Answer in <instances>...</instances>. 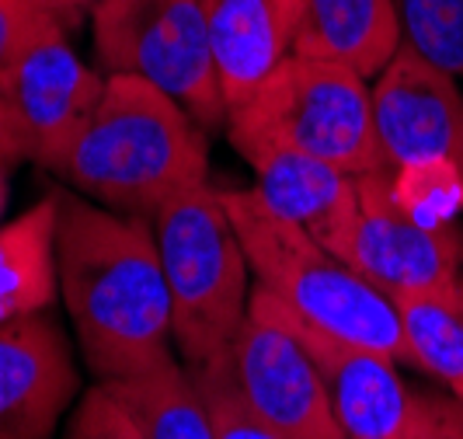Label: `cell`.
I'll list each match as a JSON object with an SVG mask.
<instances>
[{
  "mask_svg": "<svg viewBox=\"0 0 463 439\" xmlns=\"http://www.w3.org/2000/svg\"><path fill=\"white\" fill-rule=\"evenodd\" d=\"M56 272L84 367L98 384L129 380L171 356V293L154 220L56 192Z\"/></svg>",
  "mask_w": 463,
  "mask_h": 439,
  "instance_id": "1",
  "label": "cell"
},
{
  "mask_svg": "<svg viewBox=\"0 0 463 439\" xmlns=\"http://www.w3.org/2000/svg\"><path fill=\"white\" fill-rule=\"evenodd\" d=\"M52 175L98 206L154 220L167 199L209 182L206 129L157 84L105 73V91Z\"/></svg>",
  "mask_w": 463,
  "mask_h": 439,
  "instance_id": "2",
  "label": "cell"
},
{
  "mask_svg": "<svg viewBox=\"0 0 463 439\" xmlns=\"http://www.w3.org/2000/svg\"><path fill=\"white\" fill-rule=\"evenodd\" d=\"M220 196L244 244L255 286L272 293L303 328L408 363L394 301H387L352 265L321 248L297 224L272 213L255 188L231 186L220 188Z\"/></svg>",
  "mask_w": 463,
  "mask_h": 439,
  "instance_id": "3",
  "label": "cell"
},
{
  "mask_svg": "<svg viewBox=\"0 0 463 439\" xmlns=\"http://www.w3.org/2000/svg\"><path fill=\"white\" fill-rule=\"evenodd\" d=\"M154 237L171 293V331L185 367L231 356L255 282L220 188L203 182L167 199L154 216Z\"/></svg>",
  "mask_w": 463,
  "mask_h": 439,
  "instance_id": "4",
  "label": "cell"
},
{
  "mask_svg": "<svg viewBox=\"0 0 463 439\" xmlns=\"http://www.w3.org/2000/svg\"><path fill=\"white\" fill-rule=\"evenodd\" d=\"M227 139L237 154L282 147L355 178L387 171L373 119V84L335 60L289 52L255 98L227 116Z\"/></svg>",
  "mask_w": 463,
  "mask_h": 439,
  "instance_id": "5",
  "label": "cell"
},
{
  "mask_svg": "<svg viewBox=\"0 0 463 439\" xmlns=\"http://www.w3.org/2000/svg\"><path fill=\"white\" fill-rule=\"evenodd\" d=\"M91 35L101 73L157 84L203 129L227 126L203 0H98Z\"/></svg>",
  "mask_w": 463,
  "mask_h": 439,
  "instance_id": "6",
  "label": "cell"
},
{
  "mask_svg": "<svg viewBox=\"0 0 463 439\" xmlns=\"http://www.w3.org/2000/svg\"><path fill=\"white\" fill-rule=\"evenodd\" d=\"M231 367L241 397L279 439H345L300 321L261 286L251 290Z\"/></svg>",
  "mask_w": 463,
  "mask_h": 439,
  "instance_id": "7",
  "label": "cell"
},
{
  "mask_svg": "<svg viewBox=\"0 0 463 439\" xmlns=\"http://www.w3.org/2000/svg\"><path fill=\"white\" fill-rule=\"evenodd\" d=\"M105 91V73L70 46V32L43 14L0 63V98L22 119L32 161L52 171Z\"/></svg>",
  "mask_w": 463,
  "mask_h": 439,
  "instance_id": "8",
  "label": "cell"
},
{
  "mask_svg": "<svg viewBox=\"0 0 463 439\" xmlns=\"http://www.w3.org/2000/svg\"><path fill=\"white\" fill-rule=\"evenodd\" d=\"M359 186V224L345 265L387 301L463 279V224H429L397 203L391 171H370Z\"/></svg>",
  "mask_w": 463,
  "mask_h": 439,
  "instance_id": "9",
  "label": "cell"
},
{
  "mask_svg": "<svg viewBox=\"0 0 463 439\" xmlns=\"http://www.w3.org/2000/svg\"><path fill=\"white\" fill-rule=\"evenodd\" d=\"M373 119L387 171L453 164L463 175V91L408 43L373 77Z\"/></svg>",
  "mask_w": 463,
  "mask_h": 439,
  "instance_id": "10",
  "label": "cell"
},
{
  "mask_svg": "<svg viewBox=\"0 0 463 439\" xmlns=\"http://www.w3.org/2000/svg\"><path fill=\"white\" fill-rule=\"evenodd\" d=\"M77 394L80 373L49 307L0 324V439H49Z\"/></svg>",
  "mask_w": 463,
  "mask_h": 439,
  "instance_id": "11",
  "label": "cell"
},
{
  "mask_svg": "<svg viewBox=\"0 0 463 439\" xmlns=\"http://www.w3.org/2000/svg\"><path fill=\"white\" fill-rule=\"evenodd\" d=\"M255 171V192L282 220L297 224L321 248L345 262L359 224V186L335 164L282 147H255L241 154Z\"/></svg>",
  "mask_w": 463,
  "mask_h": 439,
  "instance_id": "12",
  "label": "cell"
},
{
  "mask_svg": "<svg viewBox=\"0 0 463 439\" xmlns=\"http://www.w3.org/2000/svg\"><path fill=\"white\" fill-rule=\"evenodd\" d=\"M303 328V324H300ZM303 342L314 352L321 377L335 405V418L345 439H391L404 422L411 391L401 377V363L373 352V348L345 346L303 328Z\"/></svg>",
  "mask_w": 463,
  "mask_h": 439,
  "instance_id": "13",
  "label": "cell"
},
{
  "mask_svg": "<svg viewBox=\"0 0 463 439\" xmlns=\"http://www.w3.org/2000/svg\"><path fill=\"white\" fill-rule=\"evenodd\" d=\"M401 43L397 0H307L289 52L345 63L373 81Z\"/></svg>",
  "mask_w": 463,
  "mask_h": 439,
  "instance_id": "14",
  "label": "cell"
},
{
  "mask_svg": "<svg viewBox=\"0 0 463 439\" xmlns=\"http://www.w3.org/2000/svg\"><path fill=\"white\" fill-rule=\"evenodd\" d=\"M213 67L227 116L251 101L258 88L289 56L272 11V0H203Z\"/></svg>",
  "mask_w": 463,
  "mask_h": 439,
  "instance_id": "15",
  "label": "cell"
},
{
  "mask_svg": "<svg viewBox=\"0 0 463 439\" xmlns=\"http://www.w3.org/2000/svg\"><path fill=\"white\" fill-rule=\"evenodd\" d=\"M56 293V192H49L0 227V324L46 310Z\"/></svg>",
  "mask_w": 463,
  "mask_h": 439,
  "instance_id": "16",
  "label": "cell"
},
{
  "mask_svg": "<svg viewBox=\"0 0 463 439\" xmlns=\"http://www.w3.org/2000/svg\"><path fill=\"white\" fill-rule=\"evenodd\" d=\"M394 307L408 363L436 377L446 391L463 401V279L397 297Z\"/></svg>",
  "mask_w": 463,
  "mask_h": 439,
  "instance_id": "17",
  "label": "cell"
},
{
  "mask_svg": "<svg viewBox=\"0 0 463 439\" xmlns=\"http://www.w3.org/2000/svg\"><path fill=\"white\" fill-rule=\"evenodd\" d=\"M109 387L126 401L146 439H216L203 387L178 359L129 380H112Z\"/></svg>",
  "mask_w": 463,
  "mask_h": 439,
  "instance_id": "18",
  "label": "cell"
},
{
  "mask_svg": "<svg viewBox=\"0 0 463 439\" xmlns=\"http://www.w3.org/2000/svg\"><path fill=\"white\" fill-rule=\"evenodd\" d=\"M404 43L429 63L463 77V0H397Z\"/></svg>",
  "mask_w": 463,
  "mask_h": 439,
  "instance_id": "19",
  "label": "cell"
},
{
  "mask_svg": "<svg viewBox=\"0 0 463 439\" xmlns=\"http://www.w3.org/2000/svg\"><path fill=\"white\" fill-rule=\"evenodd\" d=\"M192 377L199 380L203 397L209 405V418H213V433L216 439H279L261 418L248 408V401L237 391L233 380L231 356L206 363V367H188Z\"/></svg>",
  "mask_w": 463,
  "mask_h": 439,
  "instance_id": "20",
  "label": "cell"
},
{
  "mask_svg": "<svg viewBox=\"0 0 463 439\" xmlns=\"http://www.w3.org/2000/svg\"><path fill=\"white\" fill-rule=\"evenodd\" d=\"M63 439H146L126 401L109 384H94L80 394Z\"/></svg>",
  "mask_w": 463,
  "mask_h": 439,
  "instance_id": "21",
  "label": "cell"
},
{
  "mask_svg": "<svg viewBox=\"0 0 463 439\" xmlns=\"http://www.w3.org/2000/svg\"><path fill=\"white\" fill-rule=\"evenodd\" d=\"M391 439H463V401L446 387H415L404 422Z\"/></svg>",
  "mask_w": 463,
  "mask_h": 439,
  "instance_id": "22",
  "label": "cell"
},
{
  "mask_svg": "<svg viewBox=\"0 0 463 439\" xmlns=\"http://www.w3.org/2000/svg\"><path fill=\"white\" fill-rule=\"evenodd\" d=\"M43 11L35 0H0V63L11 56V49L24 39V32L39 22Z\"/></svg>",
  "mask_w": 463,
  "mask_h": 439,
  "instance_id": "23",
  "label": "cell"
},
{
  "mask_svg": "<svg viewBox=\"0 0 463 439\" xmlns=\"http://www.w3.org/2000/svg\"><path fill=\"white\" fill-rule=\"evenodd\" d=\"M22 161H32V139L24 133L22 119L14 116V109L0 98V167H14Z\"/></svg>",
  "mask_w": 463,
  "mask_h": 439,
  "instance_id": "24",
  "label": "cell"
},
{
  "mask_svg": "<svg viewBox=\"0 0 463 439\" xmlns=\"http://www.w3.org/2000/svg\"><path fill=\"white\" fill-rule=\"evenodd\" d=\"M35 4H39L43 11H49L67 32H73L84 18H91V11L98 0H35Z\"/></svg>",
  "mask_w": 463,
  "mask_h": 439,
  "instance_id": "25",
  "label": "cell"
},
{
  "mask_svg": "<svg viewBox=\"0 0 463 439\" xmlns=\"http://www.w3.org/2000/svg\"><path fill=\"white\" fill-rule=\"evenodd\" d=\"M303 4L307 0H272V11H276V22H279V32H282V39L293 46V35H297V24L303 18Z\"/></svg>",
  "mask_w": 463,
  "mask_h": 439,
  "instance_id": "26",
  "label": "cell"
},
{
  "mask_svg": "<svg viewBox=\"0 0 463 439\" xmlns=\"http://www.w3.org/2000/svg\"><path fill=\"white\" fill-rule=\"evenodd\" d=\"M4 175H7V167H0V206H4Z\"/></svg>",
  "mask_w": 463,
  "mask_h": 439,
  "instance_id": "27",
  "label": "cell"
}]
</instances>
